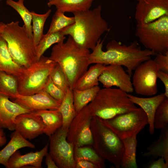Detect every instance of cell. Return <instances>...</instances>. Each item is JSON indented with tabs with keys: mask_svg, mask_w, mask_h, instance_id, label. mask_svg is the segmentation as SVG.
<instances>
[{
	"mask_svg": "<svg viewBox=\"0 0 168 168\" xmlns=\"http://www.w3.org/2000/svg\"><path fill=\"white\" fill-rule=\"evenodd\" d=\"M103 41L100 39L90 53V64L100 63L105 65H116L124 66L130 77L133 71L141 63L151 59L156 54L150 50L141 48L138 42L134 40L128 45L122 44L113 40L107 44L106 50H102Z\"/></svg>",
	"mask_w": 168,
	"mask_h": 168,
	"instance_id": "obj_1",
	"label": "cell"
},
{
	"mask_svg": "<svg viewBox=\"0 0 168 168\" xmlns=\"http://www.w3.org/2000/svg\"><path fill=\"white\" fill-rule=\"evenodd\" d=\"M100 5L92 10L73 13L75 22L60 31L71 36L81 47L93 50L101 36L109 30L107 21L102 17Z\"/></svg>",
	"mask_w": 168,
	"mask_h": 168,
	"instance_id": "obj_2",
	"label": "cell"
},
{
	"mask_svg": "<svg viewBox=\"0 0 168 168\" xmlns=\"http://www.w3.org/2000/svg\"><path fill=\"white\" fill-rule=\"evenodd\" d=\"M89 49L81 47L71 36L65 42L56 44L53 47L49 58L60 66L73 90L78 79L85 72L90 64Z\"/></svg>",
	"mask_w": 168,
	"mask_h": 168,
	"instance_id": "obj_3",
	"label": "cell"
},
{
	"mask_svg": "<svg viewBox=\"0 0 168 168\" xmlns=\"http://www.w3.org/2000/svg\"><path fill=\"white\" fill-rule=\"evenodd\" d=\"M0 35L6 42L13 61L18 65L27 68L37 61L36 46L24 25L20 26L19 21L5 24Z\"/></svg>",
	"mask_w": 168,
	"mask_h": 168,
	"instance_id": "obj_4",
	"label": "cell"
},
{
	"mask_svg": "<svg viewBox=\"0 0 168 168\" xmlns=\"http://www.w3.org/2000/svg\"><path fill=\"white\" fill-rule=\"evenodd\" d=\"M88 106L93 116L104 120L138 108L130 100L127 93L119 88L111 87L100 89Z\"/></svg>",
	"mask_w": 168,
	"mask_h": 168,
	"instance_id": "obj_5",
	"label": "cell"
},
{
	"mask_svg": "<svg viewBox=\"0 0 168 168\" xmlns=\"http://www.w3.org/2000/svg\"><path fill=\"white\" fill-rule=\"evenodd\" d=\"M91 128L93 140L92 146L96 152L116 168H120L124 151L122 139L98 117H92Z\"/></svg>",
	"mask_w": 168,
	"mask_h": 168,
	"instance_id": "obj_6",
	"label": "cell"
},
{
	"mask_svg": "<svg viewBox=\"0 0 168 168\" xmlns=\"http://www.w3.org/2000/svg\"><path fill=\"white\" fill-rule=\"evenodd\" d=\"M57 63L42 55L27 68H23L17 77L20 95L28 96L43 90L47 80Z\"/></svg>",
	"mask_w": 168,
	"mask_h": 168,
	"instance_id": "obj_7",
	"label": "cell"
},
{
	"mask_svg": "<svg viewBox=\"0 0 168 168\" xmlns=\"http://www.w3.org/2000/svg\"><path fill=\"white\" fill-rule=\"evenodd\" d=\"M135 35L146 49L156 53L168 52V16L147 24H137Z\"/></svg>",
	"mask_w": 168,
	"mask_h": 168,
	"instance_id": "obj_8",
	"label": "cell"
},
{
	"mask_svg": "<svg viewBox=\"0 0 168 168\" xmlns=\"http://www.w3.org/2000/svg\"><path fill=\"white\" fill-rule=\"evenodd\" d=\"M103 120L122 139L137 136L148 124L147 116L141 107Z\"/></svg>",
	"mask_w": 168,
	"mask_h": 168,
	"instance_id": "obj_9",
	"label": "cell"
},
{
	"mask_svg": "<svg viewBox=\"0 0 168 168\" xmlns=\"http://www.w3.org/2000/svg\"><path fill=\"white\" fill-rule=\"evenodd\" d=\"M160 70L154 60H146L134 70L132 82L134 90L138 95L150 96L158 92L157 74Z\"/></svg>",
	"mask_w": 168,
	"mask_h": 168,
	"instance_id": "obj_10",
	"label": "cell"
},
{
	"mask_svg": "<svg viewBox=\"0 0 168 168\" xmlns=\"http://www.w3.org/2000/svg\"><path fill=\"white\" fill-rule=\"evenodd\" d=\"M92 117L87 105L77 113L71 122L68 130L67 140L73 148L92 145L91 128Z\"/></svg>",
	"mask_w": 168,
	"mask_h": 168,
	"instance_id": "obj_11",
	"label": "cell"
},
{
	"mask_svg": "<svg viewBox=\"0 0 168 168\" xmlns=\"http://www.w3.org/2000/svg\"><path fill=\"white\" fill-rule=\"evenodd\" d=\"M68 130L62 127L49 137V153L59 168H75L73 147L67 140Z\"/></svg>",
	"mask_w": 168,
	"mask_h": 168,
	"instance_id": "obj_12",
	"label": "cell"
},
{
	"mask_svg": "<svg viewBox=\"0 0 168 168\" xmlns=\"http://www.w3.org/2000/svg\"><path fill=\"white\" fill-rule=\"evenodd\" d=\"M135 7L137 24H147L168 16V0H139Z\"/></svg>",
	"mask_w": 168,
	"mask_h": 168,
	"instance_id": "obj_13",
	"label": "cell"
},
{
	"mask_svg": "<svg viewBox=\"0 0 168 168\" xmlns=\"http://www.w3.org/2000/svg\"><path fill=\"white\" fill-rule=\"evenodd\" d=\"M130 77L122 66L109 65L105 66L98 80L104 87L116 86L128 93L134 91Z\"/></svg>",
	"mask_w": 168,
	"mask_h": 168,
	"instance_id": "obj_14",
	"label": "cell"
},
{
	"mask_svg": "<svg viewBox=\"0 0 168 168\" xmlns=\"http://www.w3.org/2000/svg\"><path fill=\"white\" fill-rule=\"evenodd\" d=\"M44 127L41 118L32 112L21 114L15 120V130L26 139L31 140L43 134Z\"/></svg>",
	"mask_w": 168,
	"mask_h": 168,
	"instance_id": "obj_15",
	"label": "cell"
},
{
	"mask_svg": "<svg viewBox=\"0 0 168 168\" xmlns=\"http://www.w3.org/2000/svg\"><path fill=\"white\" fill-rule=\"evenodd\" d=\"M13 101L31 112L43 110H58L61 103L43 90L32 95H19Z\"/></svg>",
	"mask_w": 168,
	"mask_h": 168,
	"instance_id": "obj_16",
	"label": "cell"
},
{
	"mask_svg": "<svg viewBox=\"0 0 168 168\" xmlns=\"http://www.w3.org/2000/svg\"><path fill=\"white\" fill-rule=\"evenodd\" d=\"M9 99L0 94V129L13 131L16 117L21 114L31 111Z\"/></svg>",
	"mask_w": 168,
	"mask_h": 168,
	"instance_id": "obj_17",
	"label": "cell"
},
{
	"mask_svg": "<svg viewBox=\"0 0 168 168\" xmlns=\"http://www.w3.org/2000/svg\"><path fill=\"white\" fill-rule=\"evenodd\" d=\"M49 146V141L40 151L31 152L24 155H21L19 151H16L9 158L7 168H24L27 166L35 168H42L43 159L48 152Z\"/></svg>",
	"mask_w": 168,
	"mask_h": 168,
	"instance_id": "obj_18",
	"label": "cell"
},
{
	"mask_svg": "<svg viewBox=\"0 0 168 168\" xmlns=\"http://www.w3.org/2000/svg\"><path fill=\"white\" fill-rule=\"evenodd\" d=\"M130 100L134 104L139 106L147 114L149 125V131L151 135L155 132L154 117L158 105L166 97L164 93L149 98H142L127 93Z\"/></svg>",
	"mask_w": 168,
	"mask_h": 168,
	"instance_id": "obj_19",
	"label": "cell"
},
{
	"mask_svg": "<svg viewBox=\"0 0 168 168\" xmlns=\"http://www.w3.org/2000/svg\"><path fill=\"white\" fill-rule=\"evenodd\" d=\"M25 147L34 148L35 146L15 130L11 134L9 142L0 151V164L7 168L8 161L11 156L18 149Z\"/></svg>",
	"mask_w": 168,
	"mask_h": 168,
	"instance_id": "obj_20",
	"label": "cell"
},
{
	"mask_svg": "<svg viewBox=\"0 0 168 168\" xmlns=\"http://www.w3.org/2000/svg\"><path fill=\"white\" fill-rule=\"evenodd\" d=\"M32 112L41 118L44 125L43 133L49 137L62 126V117L58 110H43Z\"/></svg>",
	"mask_w": 168,
	"mask_h": 168,
	"instance_id": "obj_21",
	"label": "cell"
},
{
	"mask_svg": "<svg viewBox=\"0 0 168 168\" xmlns=\"http://www.w3.org/2000/svg\"><path fill=\"white\" fill-rule=\"evenodd\" d=\"M161 129V133L158 139L147 147L148 152L144 153L142 155L144 156H152L153 159L158 157H163L166 162L168 163V125Z\"/></svg>",
	"mask_w": 168,
	"mask_h": 168,
	"instance_id": "obj_22",
	"label": "cell"
},
{
	"mask_svg": "<svg viewBox=\"0 0 168 168\" xmlns=\"http://www.w3.org/2000/svg\"><path fill=\"white\" fill-rule=\"evenodd\" d=\"M94 0H52L49 1L48 7L54 6L57 10L64 13H72L90 9Z\"/></svg>",
	"mask_w": 168,
	"mask_h": 168,
	"instance_id": "obj_23",
	"label": "cell"
},
{
	"mask_svg": "<svg viewBox=\"0 0 168 168\" xmlns=\"http://www.w3.org/2000/svg\"><path fill=\"white\" fill-rule=\"evenodd\" d=\"M105 66L100 63H95L91 66L78 79L74 89L84 90L98 86L99 77L102 73Z\"/></svg>",
	"mask_w": 168,
	"mask_h": 168,
	"instance_id": "obj_24",
	"label": "cell"
},
{
	"mask_svg": "<svg viewBox=\"0 0 168 168\" xmlns=\"http://www.w3.org/2000/svg\"><path fill=\"white\" fill-rule=\"evenodd\" d=\"M23 68L13 61L6 42L0 35V72H5L17 77Z\"/></svg>",
	"mask_w": 168,
	"mask_h": 168,
	"instance_id": "obj_25",
	"label": "cell"
},
{
	"mask_svg": "<svg viewBox=\"0 0 168 168\" xmlns=\"http://www.w3.org/2000/svg\"><path fill=\"white\" fill-rule=\"evenodd\" d=\"M124 151L121 160L120 167L137 168L136 152L137 145V136L122 139Z\"/></svg>",
	"mask_w": 168,
	"mask_h": 168,
	"instance_id": "obj_26",
	"label": "cell"
},
{
	"mask_svg": "<svg viewBox=\"0 0 168 168\" xmlns=\"http://www.w3.org/2000/svg\"><path fill=\"white\" fill-rule=\"evenodd\" d=\"M58 110L62 117V127L68 129L71 122L77 113L74 104L72 90L70 88H69L65 93Z\"/></svg>",
	"mask_w": 168,
	"mask_h": 168,
	"instance_id": "obj_27",
	"label": "cell"
},
{
	"mask_svg": "<svg viewBox=\"0 0 168 168\" xmlns=\"http://www.w3.org/2000/svg\"><path fill=\"white\" fill-rule=\"evenodd\" d=\"M0 94L15 99L20 95L17 77L5 72H0Z\"/></svg>",
	"mask_w": 168,
	"mask_h": 168,
	"instance_id": "obj_28",
	"label": "cell"
},
{
	"mask_svg": "<svg viewBox=\"0 0 168 168\" xmlns=\"http://www.w3.org/2000/svg\"><path fill=\"white\" fill-rule=\"evenodd\" d=\"M100 89L97 86L84 90H72L74 104L77 113L93 100Z\"/></svg>",
	"mask_w": 168,
	"mask_h": 168,
	"instance_id": "obj_29",
	"label": "cell"
},
{
	"mask_svg": "<svg viewBox=\"0 0 168 168\" xmlns=\"http://www.w3.org/2000/svg\"><path fill=\"white\" fill-rule=\"evenodd\" d=\"M73 150L75 160H84L95 164L98 168L105 167V160L96 152L92 147L83 146L75 148Z\"/></svg>",
	"mask_w": 168,
	"mask_h": 168,
	"instance_id": "obj_30",
	"label": "cell"
},
{
	"mask_svg": "<svg viewBox=\"0 0 168 168\" xmlns=\"http://www.w3.org/2000/svg\"><path fill=\"white\" fill-rule=\"evenodd\" d=\"M65 38L61 31L44 34L36 47L37 61L52 45L63 42Z\"/></svg>",
	"mask_w": 168,
	"mask_h": 168,
	"instance_id": "obj_31",
	"label": "cell"
},
{
	"mask_svg": "<svg viewBox=\"0 0 168 168\" xmlns=\"http://www.w3.org/2000/svg\"><path fill=\"white\" fill-rule=\"evenodd\" d=\"M24 0H7V5L10 6L16 10L20 15L24 23V25L29 36L33 39V33L31 22L32 15L31 12L25 6Z\"/></svg>",
	"mask_w": 168,
	"mask_h": 168,
	"instance_id": "obj_32",
	"label": "cell"
},
{
	"mask_svg": "<svg viewBox=\"0 0 168 168\" xmlns=\"http://www.w3.org/2000/svg\"><path fill=\"white\" fill-rule=\"evenodd\" d=\"M51 12V9L43 14H38L33 11L31 12L32 15L33 39L36 46L44 35V25Z\"/></svg>",
	"mask_w": 168,
	"mask_h": 168,
	"instance_id": "obj_33",
	"label": "cell"
},
{
	"mask_svg": "<svg viewBox=\"0 0 168 168\" xmlns=\"http://www.w3.org/2000/svg\"><path fill=\"white\" fill-rule=\"evenodd\" d=\"M64 13L56 10L53 16L49 28L47 33L60 31L75 23L74 16L68 17L65 16Z\"/></svg>",
	"mask_w": 168,
	"mask_h": 168,
	"instance_id": "obj_34",
	"label": "cell"
},
{
	"mask_svg": "<svg viewBox=\"0 0 168 168\" xmlns=\"http://www.w3.org/2000/svg\"><path fill=\"white\" fill-rule=\"evenodd\" d=\"M168 98L166 97L157 108L154 117L155 128L161 129L168 125Z\"/></svg>",
	"mask_w": 168,
	"mask_h": 168,
	"instance_id": "obj_35",
	"label": "cell"
},
{
	"mask_svg": "<svg viewBox=\"0 0 168 168\" xmlns=\"http://www.w3.org/2000/svg\"><path fill=\"white\" fill-rule=\"evenodd\" d=\"M49 76L53 82L65 93L70 88L66 76L58 63L52 69Z\"/></svg>",
	"mask_w": 168,
	"mask_h": 168,
	"instance_id": "obj_36",
	"label": "cell"
},
{
	"mask_svg": "<svg viewBox=\"0 0 168 168\" xmlns=\"http://www.w3.org/2000/svg\"><path fill=\"white\" fill-rule=\"evenodd\" d=\"M43 90L52 97L60 103L63 100L65 95V93L53 82L49 76L47 80Z\"/></svg>",
	"mask_w": 168,
	"mask_h": 168,
	"instance_id": "obj_37",
	"label": "cell"
},
{
	"mask_svg": "<svg viewBox=\"0 0 168 168\" xmlns=\"http://www.w3.org/2000/svg\"><path fill=\"white\" fill-rule=\"evenodd\" d=\"M154 60L158 65L160 70L168 73V52L165 54L156 53Z\"/></svg>",
	"mask_w": 168,
	"mask_h": 168,
	"instance_id": "obj_38",
	"label": "cell"
},
{
	"mask_svg": "<svg viewBox=\"0 0 168 168\" xmlns=\"http://www.w3.org/2000/svg\"><path fill=\"white\" fill-rule=\"evenodd\" d=\"M149 168H168V163L166 162L163 157H160L158 160L153 161L147 167Z\"/></svg>",
	"mask_w": 168,
	"mask_h": 168,
	"instance_id": "obj_39",
	"label": "cell"
},
{
	"mask_svg": "<svg viewBox=\"0 0 168 168\" xmlns=\"http://www.w3.org/2000/svg\"><path fill=\"white\" fill-rule=\"evenodd\" d=\"M157 77L163 83L165 87L164 94L165 97L168 98V73L159 70L157 72Z\"/></svg>",
	"mask_w": 168,
	"mask_h": 168,
	"instance_id": "obj_40",
	"label": "cell"
},
{
	"mask_svg": "<svg viewBox=\"0 0 168 168\" xmlns=\"http://www.w3.org/2000/svg\"><path fill=\"white\" fill-rule=\"evenodd\" d=\"M75 168H98L95 164L83 159L75 160Z\"/></svg>",
	"mask_w": 168,
	"mask_h": 168,
	"instance_id": "obj_41",
	"label": "cell"
},
{
	"mask_svg": "<svg viewBox=\"0 0 168 168\" xmlns=\"http://www.w3.org/2000/svg\"><path fill=\"white\" fill-rule=\"evenodd\" d=\"M45 156V163L48 168H58L49 153L47 152Z\"/></svg>",
	"mask_w": 168,
	"mask_h": 168,
	"instance_id": "obj_42",
	"label": "cell"
},
{
	"mask_svg": "<svg viewBox=\"0 0 168 168\" xmlns=\"http://www.w3.org/2000/svg\"><path fill=\"white\" fill-rule=\"evenodd\" d=\"M6 134L3 129H0V147L3 146L7 142Z\"/></svg>",
	"mask_w": 168,
	"mask_h": 168,
	"instance_id": "obj_43",
	"label": "cell"
},
{
	"mask_svg": "<svg viewBox=\"0 0 168 168\" xmlns=\"http://www.w3.org/2000/svg\"><path fill=\"white\" fill-rule=\"evenodd\" d=\"M5 25V23L2 22H0V34L3 30Z\"/></svg>",
	"mask_w": 168,
	"mask_h": 168,
	"instance_id": "obj_44",
	"label": "cell"
},
{
	"mask_svg": "<svg viewBox=\"0 0 168 168\" xmlns=\"http://www.w3.org/2000/svg\"><path fill=\"white\" fill-rule=\"evenodd\" d=\"M136 1H139V0H136Z\"/></svg>",
	"mask_w": 168,
	"mask_h": 168,
	"instance_id": "obj_45",
	"label": "cell"
},
{
	"mask_svg": "<svg viewBox=\"0 0 168 168\" xmlns=\"http://www.w3.org/2000/svg\"><path fill=\"white\" fill-rule=\"evenodd\" d=\"M51 0H49V1H50Z\"/></svg>",
	"mask_w": 168,
	"mask_h": 168,
	"instance_id": "obj_46",
	"label": "cell"
},
{
	"mask_svg": "<svg viewBox=\"0 0 168 168\" xmlns=\"http://www.w3.org/2000/svg\"><path fill=\"white\" fill-rule=\"evenodd\" d=\"M1 0H0V1H1Z\"/></svg>",
	"mask_w": 168,
	"mask_h": 168,
	"instance_id": "obj_47",
	"label": "cell"
}]
</instances>
